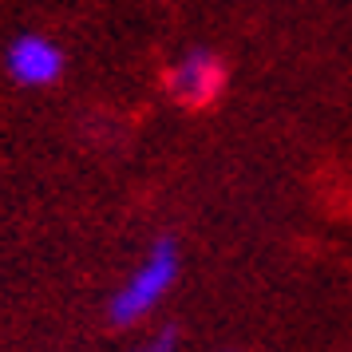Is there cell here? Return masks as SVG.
I'll return each instance as SVG.
<instances>
[{"mask_svg": "<svg viewBox=\"0 0 352 352\" xmlns=\"http://www.w3.org/2000/svg\"><path fill=\"white\" fill-rule=\"evenodd\" d=\"M178 273H182V250H178V241L170 234H162L139 257V265L127 273V281L111 293V301H107V324L111 329H135V324H143L170 297V289L178 285Z\"/></svg>", "mask_w": 352, "mask_h": 352, "instance_id": "obj_1", "label": "cell"}, {"mask_svg": "<svg viewBox=\"0 0 352 352\" xmlns=\"http://www.w3.org/2000/svg\"><path fill=\"white\" fill-rule=\"evenodd\" d=\"M226 87V64L218 52L190 48L166 67V96L182 107H210Z\"/></svg>", "mask_w": 352, "mask_h": 352, "instance_id": "obj_2", "label": "cell"}, {"mask_svg": "<svg viewBox=\"0 0 352 352\" xmlns=\"http://www.w3.org/2000/svg\"><path fill=\"white\" fill-rule=\"evenodd\" d=\"M64 48L44 32H20L4 48V72L20 87H52L64 76Z\"/></svg>", "mask_w": 352, "mask_h": 352, "instance_id": "obj_3", "label": "cell"}, {"mask_svg": "<svg viewBox=\"0 0 352 352\" xmlns=\"http://www.w3.org/2000/svg\"><path fill=\"white\" fill-rule=\"evenodd\" d=\"M178 344H182L178 329L175 324H162V329H155V333H146L135 352H178Z\"/></svg>", "mask_w": 352, "mask_h": 352, "instance_id": "obj_4", "label": "cell"}]
</instances>
